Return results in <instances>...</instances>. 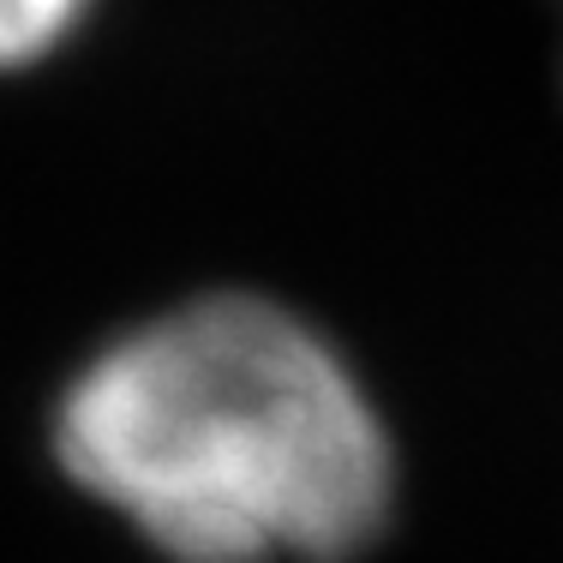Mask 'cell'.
<instances>
[{"label": "cell", "instance_id": "6da1fadb", "mask_svg": "<svg viewBox=\"0 0 563 563\" xmlns=\"http://www.w3.org/2000/svg\"><path fill=\"white\" fill-rule=\"evenodd\" d=\"M66 474L174 563H342L390 509V444L324 336L252 294L132 330L66 390Z\"/></svg>", "mask_w": 563, "mask_h": 563}, {"label": "cell", "instance_id": "7a4b0ae2", "mask_svg": "<svg viewBox=\"0 0 563 563\" xmlns=\"http://www.w3.org/2000/svg\"><path fill=\"white\" fill-rule=\"evenodd\" d=\"M85 19V0H0V73L31 66Z\"/></svg>", "mask_w": 563, "mask_h": 563}]
</instances>
